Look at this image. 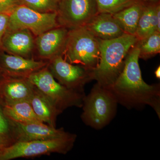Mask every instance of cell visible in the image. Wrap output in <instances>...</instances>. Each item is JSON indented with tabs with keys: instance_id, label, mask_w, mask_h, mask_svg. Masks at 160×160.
Returning a JSON list of instances; mask_svg holds the SVG:
<instances>
[{
	"instance_id": "1",
	"label": "cell",
	"mask_w": 160,
	"mask_h": 160,
	"mask_svg": "<svg viewBox=\"0 0 160 160\" xmlns=\"http://www.w3.org/2000/svg\"><path fill=\"white\" fill-rule=\"evenodd\" d=\"M139 50L135 45L126 56L122 71L108 89L118 104L127 109L152 107L160 119V85H149L143 79L139 64Z\"/></svg>"
},
{
	"instance_id": "2",
	"label": "cell",
	"mask_w": 160,
	"mask_h": 160,
	"mask_svg": "<svg viewBox=\"0 0 160 160\" xmlns=\"http://www.w3.org/2000/svg\"><path fill=\"white\" fill-rule=\"evenodd\" d=\"M99 40L100 58L98 66L93 70V80L103 87L109 88L122 71L126 56L138 39L133 35L125 33L116 38Z\"/></svg>"
},
{
	"instance_id": "3",
	"label": "cell",
	"mask_w": 160,
	"mask_h": 160,
	"mask_svg": "<svg viewBox=\"0 0 160 160\" xmlns=\"http://www.w3.org/2000/svg\"><path fill=\"white\" fill-rule=\"evenodd\" d=\"M118 104L110 89L96 82L84 98L81 119L87 126L96 130L102 129L115 117Z\"/></svg>"
},
{
	"instance_id": "4",
	"label": "cell",
	"mask_w": 160,
	"mask_h": 160,
	"mask_svg": "<svg viewBox=\"0 0 160 160\" xmlns=\"http://www.w3.org/2000/svg\"><path fill=\"white\" fill-rule=\"evenodd\" d=\"M63 55L70 64L94 70L99 62V40L85 27L69 29Z\"/></svg>"
},
{
	"instance_id": "5",
	"label": "cell",
	"mask_w": 160,
	"mask_h": 160,
	"mask_svg": "<svg viewBox=\"0 0 160 160\" xmlns=\"http://www.w3.org/2000/svg\"><path fill=\"white\" fill-rule=\"evenodd\" d=\"M77 136L52 139L16 142L0 150V160H10L49 155L66 154L73 148Z\"/></svg>"
},
{
	"instance_id": "6",
	"label": "cell",
	"mask_w": 160,
	"mask_h": 160,
	"mask_svg": "<svg viewBox=\"0 0 160 160\" xmlns=\"http://www.w3.org/2000/svg\"><path fill=\"white\" fill-rule=\"evenodd\" d=\"M27 78L60 113L69 107L82 108V106L86 94L73 91L61 85L54 78L47 66L32 73Z\"/></svg>"
},
{
	"instance_id": "7",
	"label": "cell",
	"mask_w": 160,
	"mask_h": 160,
	"mask_svg": "<svg viewBox=\"0 0 160 160\" xmlns=\"http://www.w3.org/2000/svg\"><path fill=\"white\" fill-rule=\"evenodd\" d=\"M57 12H40L24 6H17L9 15L7 30L27 29L35 35L59 27Z\"/></svg>"
},
{
	"instance_id": "8",
	"label": "cell",
	"mask_w": 160,
	"mask_h": 160,
	"mask_svg": "<svg viewBox=\"0 0 160 160\" xmlns=\"http://www.w3.org/2000/svg\"><path fill=\"white\" fill-rule=\"evenodd\" d=\"M47 68L61 85L73 91L85 93L86 84L93 80V70L70 64L58 55L49 60Z\"/></svg>"
},
{
	"instance_id": "9",
	"label": "cell",
	"mask_w": 160,
	"mask_h": 160,
	"mask_svg": "<svg viewBox=\"0 0 160 160\" xmlns=\"http://www.w3.org/2000/svg\"><path fill=\"white\" fill-rule=\"evenodd\" d=\"M98 12L96 0H59L58 22L68 29L84 27Z\"/></svg>"
},
{
	"instance_id": "10",
	"label": "cell",
	"mask_w": 160,
	"mask_h": 160,
	"mask_svg": "<svg viewBox=\"0 0 160 160\" xmlns=\"http://www.w3.org/2000/svg\"><path fill=\"white\" fill-rule=\"evenodd\" d=\"M12 137L16 142L52 139L72 134L63 128L56 129L44 123H19L10 121Z\"/></svg>"
},
{
	"instance_id": "11",
	"label": "cell",
	"mask_w": 160,
	"mask_h": 160,
	"mask_svg": "<svg viewBox=\"0 0 160 160\" xmlns=\"http://www.w3.org/2000/svg\"><path fill=\"white\" fill-rule=\"evenodd\" d=\"M48 62L26 58L20 56L2 53L0 66L6 76L27 78L32 73L47 66Z\"/></svg>"
},
{
	"instance_id": "12",
	"label": "cell",
	"mask_w": 160,
	"mask_h": 160,
	"mask_svg": "<svg viewBox=\"0 0 160 160\" xmlns=\"http://www.w3.org/2000/svg\"><path fill=\"white\" fill-rule=\"evenodd\" d=\"M34 88L28 78L6 76V78L0 83V94L4 99L3 104L29 102Z\"/></svg>"
},
{
	"instance_id": "13",
	"label": "cell",
	"mask_w": 160,
	"mask_h": 160,
	"mask_svg": "<svg viewBox=\"0 0 160 160\" xmlns=\"http://www.w3.org/2000/svg\"><path fill=\"white\" fill-rule=\"evenodd\" d=\"M69 29L59 26L38 36L36 45L40 57L50 60L62 55Z\"/></svg>"
},
{
	"instance_id": "14",
	"label": "cell",
	"mask_w": 160,
	"mask_h": 160,
	"mask_svg": "<svg viewBox=\"0 0 160 160\" xmlns=\"http://www.w3.org/2000/svg\"><path fill=\"white\" fill-rule=\"evenodd\" d=\"M84 27L96 38L102 40L116 38L126 33L109 13L98 12Z\"/></svg>"
},
{
	"instance_id": "15",
	"label": "cell",
	"mask_w": 160,
	"mask_h": 160,
	"mask_svg": "<svg viewBox=\"0 0 160 160\" xmlns=\"http://www.w3.org/2000/svg\"><path fill=\"white\" fill-rule=\"evenodd\" d=\"M155 31L160 32V0H145L135 36L141 40Z\"/></svg>"
},
{
	"instance_id": "16",
	"label": "cell",
	"mask_w": 160,
	"mask_h": 160,
	"mask_svg": "<svg viewBox=\"0 0 160 160\" xmlns=\"http://www.w3.org/2000/svg\"><path fill=\"white\" fill-rule=\"evenodd\" d=\"M34 44L32 34L27 29L7 30L2 41V46L9 52L24 58L30 53Z\"/></svg>"
},
{
	"instance_id": "17",
	"label": "cell",
	"mask_w": 160,
	"mask_h": 160,
	"mask_svg": "<svg viewBox=\"0 0 160 160\" xmlns=\"http://www.w3.org/2000/svg\"><path fill=\"white\" fill-rule=\"evenodd\" d=\"M29 102L35 114L41 122L56 128L57 118L61 113L49 99L35 87Z\"/></svg>"
},
{
	"instance_id": "18",
	"label": "cell",
	"mask_w": 160,
	"mask_h": 160,
	"mask_svg": "<svg viewBox=\"0 0 160 160\" xmlns=\"http://www.w3.org/2000/svg\"><path fill=\"white\" fill-rule=\"evenodd\" d=\"M145 0H139L112 16L124 32L135 36L138 23L142 11Z\"/></svg>"
},
{
	"instance_id": "19",
	"label": "cell",
	"mask_w": 160,
	"mask_h": 160,
	"mask_svg": "<svg viewBox=\"0 0 160 160\" xmlns=\"http://www.w3.org/2000/svg\"><path fill=\"white\" fill-rule=\"evenodd\" d=\"M2 105L5 115L10 121L23 123H43L35 114L29 102L24 101Z\"/></svg>"
},
{
	"instance_id": "20",
	"label": "cell",
	"mask_w": 160,
	"mask_h": 160,
	"mask_svg": "<svg viewBox=\"0 0 160 160\" xmlns=\"http://www.w3.org/2000/svg\"><path fill=\"white\" fill-rule=\"evenodd\" d=\"M139 50V58L146 60L160 52V32L155 31L147 37L138 40L136 44Z\"/></svg>"
},
{
	"instance_id": "21",
	"label": "cell",
	"mask_w": 160,
	"mask_h": 160,
	"mask_svg": "<svg viewBox=\"0 0 160 160\" xmlns=\"http://www.w3.org/2000/svg\"><path fill=\"white\" fill-rule=\"evenodd\" d=\"M99 12L113 14L139 0H96Z\"/></svg>"
},
{
	"instance_id": "22",
	"label": "cell",
	"mask_w": 160,
	"mask_h": 160,
	"mask_svg": "<svg viewBox=\"0 0 160 160\" xmlns=\"http://www.w3.org/2000/svg\"><path fill=\"white\" fill-rule=\"evenodd\" d=\"M21 5H24L40 12H57L59 0H18Z\"/></svg>"
},
{
	"instance_id": "23",
	"label": "cell",
	"mask_w": 160,
	"mask_h": 160,
	"mask_svg": "<svg viewBox=\"0 0 160 160\" xmlns=\"http://www.w3.org/2000/svg\"><path fill=\"white\" fill-rule=\"evenodd\" d=\"M0 136L14 140L12 137L11 125L10 120L5 115L2 105L0 104Z\"/></svg>"
},
{
	"instance_id": "24",
	"label": "cell",
	"mask_w": 160,
	"mask_h": 160,
	"mask_svg": "<svg viewBox=\"0 0 160 160\" xmlns=\"http://www.w3.org/2000/svg\"><path fill=\"white\" fill-rule=\"evenodd\" d=\"M20 5L18 0H0V13L9 15L17 6Z\"/></svg>"
},
{
	"instance_id": "25",
	"label": "cell",
	"mask_w": 160,
	"mask_h": 160,
	"mask_svg": "<svg viewBox=\"0 0 160 160\" xmlns=\"http://www.w3.org/2000/svg\"><path fill=\"white\" fill-rule=\"evenodd\" d=\"M9 20V14L0 13V47L2 46L3 36L8 29Z\"/></svg>"
},
{
	"instance_id": "26",
	"label": "cell",
	"mask_w": 160,
	"mask_h": 160,
	"mask_svg": "<svg viewBox=\"0 0 160 160\" xmlns=\"http://www.w3.org/2000/svg\"><path fill=\"white\" fill-rule=\"evenodd\" d=\"M14 142L13 140L0 136V150Z\"/></svg>"
},
{
	"instance_id": "27",
	"label": "cell",
	"mask_w": 160,
	"mask_h": 160,
	"mask_svg": "<svg viewBox=\"0 0 160 160\" xmlns=\"http://www.w3.org/2000/svg\"><path fill=\"white\" fill-rule=\"evenodd\" d=\"M156 77L158 79L160 78V66H159L155 72Z\"/></svg>"
}]
</instances>
